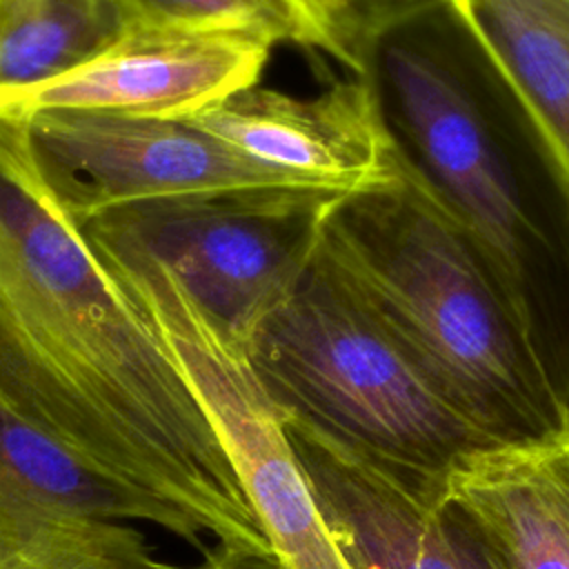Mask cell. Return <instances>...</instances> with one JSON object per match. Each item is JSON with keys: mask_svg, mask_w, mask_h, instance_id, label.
<instances>
[{"mask_svg": "<svg viewBox=\"0 0 569 569\" xmlns=\"http://www.w3.org/2000/svg\"><path fill=\"white\" fill-rule=\"evenodd\" d=\"M0 407L216 549L276 556L169 347L49 193L20 109L0 111Z\"/></svg>", "mask_w": 569, "mask_h": 569, "instance_id": "obj_1", "label": "cell"}, {"mask_svg": "<svg viewBox=\"0 0 569 569\" xmlns=\"http://www.w3.org/2000/svg\"><path fill=\"white\" fill-rule=\"evenodd\" d=\"M396 167L460 229L569 409V167L449 0L385 20L358 71Z\"/></svg>", "mask_w": 569, "mask_h": 569, "instance_id": "obj_2", "label": "cell"}, {"mask_svg": "<svg viewBox=\"0 0 569 569\" xmlns=\"http://www.w3.org/2000/svg\"><path fill=\"white\" fill-rule=\"evenodd\" d=\"M318 249L425 376L498 445L567 429V402L509 296L398 167L327 211Z\"/></svg>", "mask_w": 569, "mask_h": 569, "instance_id": "obj_3", "label": "cell"}, {"mask_svg": "<svg viewBox=\"0 0 569 569\" xmlns=\"http://www.w3.org/2000/svg\"><path fill=\"white\" fill-rule=\"evenodd\" d=\"M244 349L282 413L413 476L440 478L460 456L498 445L425 376L320 249Z\"/></svg>", "mask_w": 569, "mask_h": 569, "instance_id": "obj_4", "label": "cell"}, {"mask_svg": "<svg viewBox=\"0 0 569 569\" xmlns=\"http://www.w3.org/2000/svg\"><path fill=\"white\" fill-rule=\"evenodd\" d=\"M160 333L213 425L282 569H351L333 542L282 413L233 340L151 256L89 242Z\"/></svg>", "mask_w": 569, "mask_h": 569, "instance_id": "obj_5", "label": "cell"}, {"mask_svg": "<svg viewBox=\"0 0 569 569\" xmlns=\"http://www.w3.org/2000/svg\"><path fill=\"white\" fill-rule=\"evenodd\" d=\"M345 196L300 187L151 200L80 227L89 242L167 267L242 347L311 267L327 211Z\"/></svg>", "mask_w": 569, "mask_h": 569, "instance_id": "obj_6", "label": "cell"}, {"mask_svg": "<svg viewBox=\"0 0 569 569\" xmlns=\"http://www.w3.org/2000/svg\"><path fill=\"white\" fill-rule=\"evenodd\" d=\"M22 116L38 171L78 227L151 200L264 187L313 189L187 120L102 109H36Z\"/></svg>", "mask_w": 569, "mask_h": 569, "instance_id": "obj_7", "label": "cell"}, {"mask_svg": "<svg viewBox=\"0 0 569 569\" xmlns=\"http://www.w3.org/2000/svg\"><path fill=\"white\" fill-rule=\"evenodd\" d=\"M282 422L351 569H500L445 500L440 478L413 476L307 418L282 413Z\"/></svg>", "mask_w": 569, "mask_h": 569, "instance_id": "obj_8", "label": "cell"}, {"mask_svg": "<svg viewBox=\"0 0 569 569\" xmlns=\"http://www.w3.org/2000/svg\"><path fill=\"white\" fill-rule=\"evenodd\" d=\"M276 47L224 29H127L82 67L9 98L2 109H102L182 120L258 84Z\"/></svg>", "mask_w": 569, "mask_h": 569, "instance_id": "obj_9", "label": "cell"}, {"mask_svg": "<svg viewBox=\"0 0 569 569\" xmlns=\"http://www.w3.org/2000/svg\"><path fill=\"white\" fill-rule=\"evenodd\" d=\"M182 120L333 196L356 193L396 169L373 93L358 76L309 98L251 84Z\"/></svg>", "mask_w": 569, "mask_h": 569, "instance_id": "obj_10", "label": "cell"}, {"mask_svg": "<svg viewBox=\"0 0 569 569\" xmlns=\"http://www.w3.org/2000/svg\"><path fill=\"white\" fill-rule=\"evenodd\" d=\"M438 482L500 569H569V427L465 453Z\"/></svg>", "mask_w": 569, "mask_h": 569, "instance_id": "obj_11", "label": "cell"}, {"mask_svg": "<svg viewBox=\"0 0 569 569\" xmlns=\"http://www.w3.org/2000/svg\"><path fill=\"white\" fill-rule=\"evenodd\" d=\"M0 489L42 507L111 522H149L193 547L200 529L169 505L122 487L44 431L0 407Z\"/></svg>", "mask_w": 569, "mask_h": 569, "instance_id": "obj_12", "label": "cell"}, {"mask_svg": "<svg viewBox=\"0 0 569 569\" xmlns=\"http://www.w3.org/2000/svg\"><path fill=\"white\" fill-rule=\"evenodd\" d=\"M569 167V0H449Z\"/></svg>", "mask_w": 569, "mask_h": 569, "instance_id": "obj_13", "label": "cell"}, {"mask_svg": "<svg viewBox=\"0 0 569 569\" xmlns=\"http://www.w3.org/2000/svg\"><path fill=\"white\" fill-rule=\"evenodd\" d=\"M124 31L111 0H0V107L82 67Z\"/></svg>", "mask_w": 569, "mask_h": 569, "instance_id": "obj_14", "label": "cell"}, {"mask_svg": "<svg viewBox=\"0 0 569 569\" xmlns=\"http://www.w3.org/2000/svg\"><path fill=\"white\" fill-rule=\"evenodd\" d=\"M0 569H184L129 522L98 520L0 489Z\"/></svg>", "mask_w": 569, "mask_h": 569, "instance_id": "obj_15", "label": "cell"}, {"mask_svg": "<svg viewBox=\"0 0 569 569\" xmlns=\"http://www.w3.org/2000/svg\"><path fill=\"white\" fill-rule=\"evenodd\" d=\"M127 29H224L271 42L309 47V36L282 0H111Z\"/></svg>", "mask_w": 569, "mask_h": 569, "instance_id": "obj_16", "label": "cell"}, {"mask_svg": "<svg viewBox=\"0 0 569 569\" xmlns=\"http://www.w3.org/2000/svg\"><path fill=\"white\" fill-rule=\"evenodd\" d=\"M320 27L327 56L351 73L358 71L360 53L369 36L391 16L427 0H305Z\"/></svg>", "mask_w": 569, "mask_h": 569, "instance_id": "obj_17", "label": "cell"}, {"mask_svg": "<svg viewBox=\"0 0 569 569\" xmlns=\"http://www.w3.org/2000/svg\"><path fill=\"white\" fill-rule=\"evenodd\" d=\"M198 569H282V567L276 556L213 549L204 553V562Z\"/></svg>", "mask_w": 569, "mask_h": 569, "instance_id": "obj_18", "label": "cell"}, {"mask_svg": "<svg viewBox=\"0 0 569 569\" xmlns=\"http://www.w3.org/2000/svg\"><path fill=\"white\" fill-rule=\"evenodd\" d=\"M291 11L293 16L298 18V22L302 24V29L307 31L309 36V42H311V49H320L322 47V33L318 31V24L313 20V16L309 13V7L305 0H282Z\"/></svg>", "mask_w": 569, "mask_h": 569, "instance_id": "obj_19", "label": "cell"}, {"mask_svg": "<svg viewBox=\"0 0 569 569\" xmlns=\"http://www.w3.org/2000/svg\"><path fill=\"white\" fill-rule=\"evenodd\" d=\"M567 418H569V416H567ZM567 427H569V422H567Z\"/></svg>", "mask_w": 569, "mask_h": 569, "instance_id": "obj_20", "label": "cell"}]
</instances>
